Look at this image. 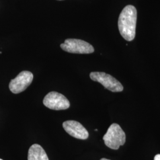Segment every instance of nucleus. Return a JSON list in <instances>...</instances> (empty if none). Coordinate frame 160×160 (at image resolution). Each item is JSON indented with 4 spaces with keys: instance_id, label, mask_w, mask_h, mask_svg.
I'll use <instances>...</instances> for the list:
<instances>
[{
    "instance_id": "1",
    "label": "nucleus",
    "mask_w": 160,
    "mask_h": 160,
    "mask_svg": "<svg viewBox=\"0 0 160 160\" xmlns=\"http://www.w3.org/2000/svg\"><path fill=\"white\" fill-rule=\"evenodd\" d=\"M137 10L133 6H126L120 12L118 28L121 36L127 41L133 40L136 34Z\"/></svg>"
},
{
    "instance_id": "2",
    "label": "nucleus",
    "mask_w": 160,
    "mask_h": 160,
    "mask_svg": "<svg viewBox=\"0 0 160 160\" xmlns=\"http://www.w3.org/2000/svg\"><path fill=\"white\" fill-rule=\"evenodd\" d=\"M103 139L107 147L116 150L125 143L126 135L118 124L113 123L104 135Z\"/></svg>"
},
{
    "instance_id": "3",
    "label": "nucleus",
    "mask_w": 160,
    "mask_h": 160,
    "mask_svg": "<svg viewBox=\"0 0 160 160\" xmlns=\"http://www.w3.org/2000/svg\"><path fill=\"white\" fill-rule=\"evenodd\" d=\"M63 51L72 53L89 54L94 52L91 44L84 40L77 39H67L61 45Z\"/></svg>"
},
{
    "instance_id": "4",
    "label": "nucleus",
    "mask_w": 160,
    "mask_h": 160,
    "mask_svg": "<svg viewBox=\"0 0 160 160\" xmlns=\"http://www.w3.org/2000/svg\"><path fill=\"white\" fill-rule=\"evenodd\" d=\"M90 78L94 81L102 84L106 88L112 92H121L123 87L118 80L113 77L103 72H92L90 74Z\"/></svg>"
},
{
    "instance_id": "5",
    "label": "nucleus",
    "mask_w": 160,
    "mask_h": 160,
    "mask_svg": "<svg viewBox=\"0 0 160 160\" xmlns=\"http://www.w3.org/2000/svg\"><path fill=\"white\" fill-rule=\"evenodd\" d=\"M44 105L49 109L61 110L68 109L70 103L63 95L58 92H49L43 99Z\"/></svg>"
},
{
    "instance_id": "6",
    "label": "nucleus",
    "mask_w": 160,
    "mask_h": 160,
    "mask_svg": "<svg viewBox=\"0 0 160 160\" xmlns=\"http://www.w3.org/2000/svg\"><path fill=\"white\" fill-rule=\"evenodd\" d=\"M33 79V75L31 72L23 71L14 79L11 80L9 84L10 90L14 94L24 92L30 85Z\"/></svg>"
},
{
    "instance_id": "7",
    "label": "nucleus",
    "mask_w": 160,
    "mask_h": 160,
    "mask_svg": "<svg viewBox=\"0 0 160 160\" xmlns=\"http://www.w3.org/2000/svg\"><path fill=\"white\" fill-rule=\"evenodd\" d=\"M63 128L69 135L79 139H87L89 133L86 128L78 122L67 120L63 123Z\"/></svg>"
},
{
    "instance_id": "8",
    "label": "nucleus",
    "mask_w": 160,
    "mask_h": 160,
    "mask_svg": "<svg viewBox=\"0 0 160 160\" xmlns=\"http://www.w3.org/2000/svg\"><path fill=\"white\" fill-rule=\"evenodd\" d=\"M28 160H49L46 152L39 144H33L30 147Z\"/></svg>"
},
{
    "instance_id": "9",
    "label": "nucleus",
    "mask_w": 160,
    "mask_h": 160,
    "mask_svg": "<svg viewBox=\"0 0 160 160\" xmlns=\"http://www.w3.org/2000/svg\"><path fill=\"white\" fill-rule=\"evenodd\" d=\"M154 160H160V154L156 155L155 156Z\"/></svg>"
},
{
    "instance_id": "10",
    "label": "nucleus",
    "mask_w": 160,
    "mask_h": 160,
    "mask_svg": "<svg viewBox=\"0 0 160 160\" xmlns=\"http://www.w3.org/2000/svg\"><path fill=\"white\" fill-rule=\"evenodd\" d=\"M108 160V159H106V158H102V159H101V160Z\"/></svg>"
},
{
    "instance_id": "11",
    "label": "nucleus",
    "mask_w": 160,
    "mask_h": 160,
    "mask_svg": "<svg viewBox=\"0 0 160 160\" xmlns=\"http://www.w3.org/2000/svg\"><path fill=\"white\" fill-rule=\"evenodd\" d=\"M0 160H2V159H1V158H0Z\"/></svg>"
}]
</instances>
